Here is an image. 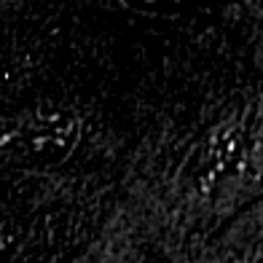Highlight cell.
I'll list each match as a JSON object with an SVG mask.
<instances>
[{
    "label": "cell",
    "instance_id": "1",
    "mask_svg": "<svg viewBox=\"0 0 263 263\" xmlns=\"http://www.w3.org/2000/svg\"><path fill=\"white\" fill-rule=\"evenodd\" d=\"M78 140V124L67 116H30L22 121L8 145L16 159L27 164H57L73 151Z\"/></svg>",
    "mask_w": 263,
    "mask_h": 263
},
{
    "label": "cell",
    "instance_id": "2",
    "mask_svg": "<svg viewBox=\"0 0 263 263\" xmlns=\"http://www.w3.org/2000/svg\"><path fill=\"white\" fill-rule=\"evenodd\" d=\"M255 156H258V164H260V170H263V137L255 142Z\"/></svg>",
    "mask_w": 263,
    "mask_h": 263
}]
</instances>
